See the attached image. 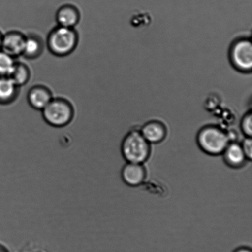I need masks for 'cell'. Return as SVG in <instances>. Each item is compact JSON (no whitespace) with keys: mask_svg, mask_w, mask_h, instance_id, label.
<instances>
[{"mask_svg":"<svg viewBox=\"0 0 252 252\" xmlns=\"http://www.w3.org/2000/svg\"><path fill=\"white\" fill-rule=\"evenodd\" d=\"M121 152L126 162L143 164L149 159L152 147L140 130H132L123 138Z\"/></svg>","mask_w":252,"mask_h":252,"instance_id":"1","label":"cell"},{"mask_svg":"<svg viewBox=\"0 0 252 252\" xmlns=\"http://www.w3.org/2000/svg\"><path fill=\"white\" fill-rule=\"evenodd\" d=\"M78 39V32L75 29L58 26L49 34L47 47L53 55L65 57L75 50Z\"/></svg>","mask_w":252,"mask_h":252,"instance_id":"2","label":"cell"},{"mask_svg":"<svg viewBox=\"0 0 252 252\" xmlns=\"http://www.w3.org/2000/svg\"><path fill=\"white\" fill-rule=\"evenodd\" d=\"M196 140L200 149L212 156L222 155L231 142L228 134L216 125L202 128L197 133Z\"/></svg>","mask_w":252,"mask_h":252,"instance_id":"3","label":"cell"},{"mask_svg":"<svg viewBox=\"0 0 252 252\" xmlns=\"http://www.w3.org/2000/svg\"><path fill=\"white\" fill-rule=\"evenodd\" d=\"M47 124L54 128H63L72 122L75 110L70 101L63 98H53L41 111Z\"/></svg>","mask_w":252,"mask_h":252,"instance_id":"4","label":"cell"},{"mask_svg":"<svg viewBox=\"0 0 252 252\" xmlns=\"http://www.w3.org/2000/svg\"><path fill=\"white\" fill-rule=\"evenodd\" d=\"M231 64L237 70L251 72L252 68V44L250 39L242 38L232 44L229 51Z\"/></svg>","mask_w":252,"mask_h":252,"instance_id":"5","label":"cell"},{"mask_svg":"<svg viewBox=\"0 0 252 252\" xmlns=\"http://www.w3.org/2000/svg\"><path fill=\"white\" fill-rule=\"evenodd\" d=\"M26 36L22 32L12 31L2 36L1 50L12 58L22 56Z\"/></svg>","mask_w":252,"mask_h":252,"instance_id":"6","label":"cell"},{"mask_svg":"<svg viewBox=\"0 0 252 252\" xmlns=\"http://www.w3.org/2000/svg\"><path fill=\"white\" fill-rule=\"evenodd\" d=\"M122 178L126 184L130 187H137L144 182L147 178V170L143 164L128 163L122 170Z\"/></svg>","mask_w":252,"mask_h":252,"instance_id":"7","label":"cell"},{"mask_svg":"<svg viewBox=\"0 0 252 252\" xmlns=\"http://www.w3.org/2000/svg\"><path fill=\"white\" fill-rule=\"evenodd\" d=\"M140 131L150 144H159L165 139L167 135V128L164 123L158 120L146 123Z\"/></svg>","mask_w":252,"mask_h":252,"instance_id":"8","label":"cell"},{"mask_svg":"<svg viewBox=\"0 0 252 252\" xmlns=\"http://www.w3.org/2000/svg\"><path fill=\"white\" fill-rule=\"evenodd\" d=\"M53 98L51 91L44 85L33 86L27 95L30 106L34 109L41 111L45 108Z\"/></svg>","mask_w":252,"mask_h":252,"instance_id":"9","label":"cell"},{"mask_svg":"<svg viewBox=\"0 0 252 252\" xmlns=\"http://www.w3.org/2000/svg\"><path fill=\"white\" fill-rule=\"evenodd\" d=\"M79 9L72 4H64L56 12V19L58 26L75 29L80 21Z\"/></svg>","mask_w":252,"mask_h":252,"instance_id":"10","label":"cell"},{"mask_svg":"<svg viewBox=\"0 0 252 252\" xmlns=\"http://www.w3.org/2000/svg\"><path fill=\"white\" fill-rule=\"evenodd\" d=\"M222 155L224 162L232 169H240L248 161L241 144L235 142H229Z\"/></svg>","mask_w":252,"mask_h":252,"instance_id":"11","label":"cell"},{"mask_svg":"<svg viewBox=\"0 0 252 252\" xmlns=\"http://www.w3.org/2000/svg\"><path fill=\"white\" fill-rule=\"evenodd\" d=\"M44 48L43 38L38 35L30 34L26 36L22 56L31 60L38 58L43 54Z\"/></svg>","mask_w":252,"mask_h":252,"instance_id":"12","label":"cell"},{"mask_svg":"<svg viewBox=\"0 0 252 252\" xmlns=\"http://www.w3.org/2000/svg\"><path fill=\"white\" fill-rule=\"evenodd\" d=\"M19 87L8 76L0 77V105H8L18 97Z\"/></svg>","mask_w":252,"mask_h":252,"instance_id":"13","label":"cell"},{"mask_svg":"<svg viewBox=\"0 0 252 252\" xmlns=\"http://www.w3.org/2000/svg\"><path fill=\"white\" fill-rule=\"evenodd\" d=\"M31 76L29 67L21 62L16 61L8 77L20 88L29 82Z\"/></svg>","mask_w":252,"mask_h":252,"instance_id":"14","label":"cell"},{"mask_svg":"<svg viewBox=\"0 0 252 252\" xmlns=\"http://www.w3.org/2000/svg\"><path fill=\"white\" fill-rule=\"evenodd\" d=\"M16 62L15 58L0 50V77L9 76Z\"/></svg>","mask_w":252,"mask_h":252,"instance_id":"15","label":"cell"},{"mask_svg":"<svg viewBox=\"0 0 252 252\" xmlns=\"http://www.w3.org/2000/svg\"><path fill=\"white\" fill-rule=\"evenodd\" d=\"M241 129L246 137H252V113L251 112L244 116L241 123Z\"/></svg>","mask_w":252,"mask_h":252,"instance_id":"16","label":"cell"},{"mask_svg":"<svg viewBox=\"0 0 252 252\" xmlns=\"http://www.w3.org/2000/svg\"><path fill=\"white\" fill-rule=\"evenodd\" d=\"M241 147L243 149L248 160H251L252 158V138L246 137L242 142Z\"/></svg>","mask_w":252,"mask_h":252,"instance_id":"17","label":"cell"},{"mask_svg":"<svg viewBox=\"0 0 252 252\" xmlns=\"http://www.w3.org/2000/svg\"><path fill=\"white\" fill-rule=\"evenodd\" d=\"M233 252H252L251 249L248 248V247H241L236 249Z\"/></svg>","mask_w":252,"mask_h":252,"instance_id":"18","label":"cell"},{"mask_svg":"<svg viewBox=\"0 0 252 252\" xmlns=\"http://www.w3.org/2000/svg\"><path fill=\"white\" fill-rule=\"evenodd\" d=\"M0 252H8L5 247L0 244Z\"/></svg>","mask_w":252,"mask_h":252,"instance_id":"19","label":"cell"},{"mask_svg":"<svg viewBox=\"0 0 252 252\" xmlns=\"http://www.w3.org/2000/svg\"><path fill=\"white\" fill-rule=\"evenodd\" d=\"M2 36H3V34H2L1 32H0V50H1Z\"/></svg>","mask_w":252,"mask_h":252,"instance_id":"20","label":"cell"}]
</instances>
